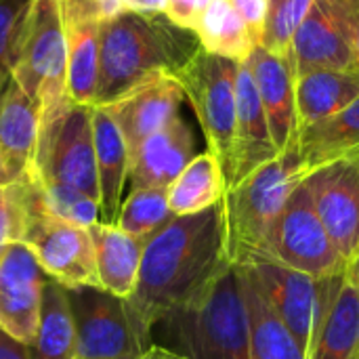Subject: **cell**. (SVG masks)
Masks as SVG:
<instances>
[{"instance_id": "d4e9b609", "label": "cell", "mask_w": 359, "mask_h": 359, "mask_svg": "<svg viewBox=\"0 0 359 359\" xmlns=\"http://www.w3.org/2000/svg\"><path fill=\"white\" fill-rule=\"evenodd\" d=\"M248 311V359H305V351L269 309L246 269L236 267Z\"/></svg>"}, {"instance_id": "83f0119b", "label": "cell", "mask_w": 359, "mask_h": 359, "mask_svg": "<svg viewBox=\"0 0 359 359\" xmlns=\"http://www.w3.org/2000/svg\"><path fill=\"white\" fill-rule=\"evenodd\" d=\"M67 36V67L65 88L72 103L95 105L99 86V25L78 23L65 25Z\"/></svg>"}, {"instance_id": "d590c367", "label": "cell", "mask_w": 359, "mask_h": 359, "mask_svg": "<svg viewBox=\"0 0 359 359\" xmlns=\"http://www.w3.org/2000/svg\"><path fill=\"white\" fill-rule=\"evenodd\" d=\"M233 11L240 15V19L246 23L255 46H261L265 19H267V0H227Z\"/></svg>"}, {"instance_id": "2e32d148", "label": "cell", "mask_w": 359, "mask_h": 359, "mask_svg": "<svg viewBox=\"0 0 359 359\" xmlns=\"http://www.w3.org/2000/svg\"><path fill=\"white\" fill-rule=\"evenodd\" d=\"M183 101L185 93L179 80L172 74H158L137 84L114 103L101 107H105L118 124L128 154L133 156L149 135L158 133L179 116Z\"/></svg>"}, {"instance_id": "30bf717a", "label": "cell", "mask_w": 359, "mask_h": 359, "mask_svg": "<svg viewBox=\"0 0 359 359\" xmlns=\"http://www.w3.org/2000/svg\"><path fill=\"white\" fill-rule=\"evenodd\" d=\"M267 261L282 263L316 280L347 273V261L322 225L303 181L294 187L278 217Z\"/></svg>"}, {"instance_id": "8d00e7d4", "label": "cell", "mask_w": 359, "mask_h": 359, "mask_svg": "<svg viewBox=\"0 0 359 359\" xmlns=\"http://www.w3.org/2000/svg\"><path fill=\"white\" fill-rule=\"evenodd\" d=\"M0 359H29V349L0 330Z\"/></svg>"}, {"instance_id": "4316f807", "label": "cell", "mask_w": 359, "mask_h": 359, "mask_svg": "<svg viewBox=\"0 0 359 359\" xmlns=\"http://www.w3.org/2000/svg\"><path fill=\"white\" fill-rule=\"evenodd\" d=\"M227 191L219 160L210 154H198L166 189L168 208L175 217H187L208 210L223 202Z\"/></svg>"}, {"instance_id": "6da1fadb", "label": "cell", "mask_w": 359, "mask_h": 359, "mask_svg": "<svg viewBox=\"0 0 359 359\" xmlns=\"http://www.w3.org/2000/svg\"><path fill=\"white\" fill-rule=\"evenodd\" d=\"M229 267L223 202L196 215L172 217L147 238L139 280L126 303L139 326L151 334L158 322L194 305Z\"/></svg>"}, {"instance_id": "9c48e42d", "label": "cell", "mask_w": 359, "mask_h": 359, "mask_svg": "<svg viewBox=\"0 0 359 359\" xmlns=\"http://www.w3.org/2000/svg\"><path fill=\"white\" fill-rule=\"evenodd\" d=\"M67 290V288H65ZM76 359H139L151 345L128 303L101 288L67 290Z\"/></svg>"}, {"instance_id": "484cf974", "label": "cell", "mask_w": 359, "mask_h": 359, "mask_svg": "<svg viewBox=\"0 0 359 359\" xmlns=\"http://www.w3.org/2000/svg\"><path fill=\"white\" fill-rule=\"evenodd\" d=\"M29 359H76V328L67 290L46 278L40 303V322L27 345Z\"/></svg>"}, {"instance_id": "7c38bea8", "label": "cell", "mask_w": 359, "mask_h": 359, "mask_svg": "<svg viewBox=\"0 0 359 359\" xmlns=\"http://www.w3.org/2000/svg\"><path fill=\"white\" fill-rule=\"evenodd\" d=\"M303 183L322 225L349 267L359 248V151L309 172Z\"/></svg>"}, {"instance_id": "9a60e30c", "label": "cell", "mask_w": 359, "mask_h": 359, "mask_svg": "<svg viewBox=\"0 0 359 359\" xmlns=\"http://www.w3.org/2000/svg\"><path fill=\"white\" fill-rule=\"evenodd\" d=\"M242 269L248 271L269 309L305 351L318 311L320 280L276 261H257Z\"/></svg>"}, {"instance_id": "3957f363", "label": "cell", "mask_w": 359, "mask_h": 359, "mask_svg": "<svg viewBox=\"0 0 359 359\" xmlns=\"http://www.w3.org/2000/svg\"><path fill=\"white\" fill-rule=\"evenodd\" d=\"M303 177L297 147H292L225 191V252L233 267L267 261L278 217Z\"/></svg>"}, {"instance_id": "5bb4252c", "label": "cell", "mask_w": 359, "mask_h": 359, "mask_svg": "<svg viewBox=\"0 0 359 359\" xmlns=\"http://www.w3.org/2000/svg\"><path fill=\"white\" fill-rule=\"evenodd\" d=\"M46 276L23 244H13L0 261V330L29 345L40 322Z\"/></svg>"}, {"instance_id": "5b68a950", "label": "cell", "mask_w": 359, "mask_h": 359, "mask_svg": "<svg viewBox=\"0 0 359 359\" xmlns=\"http://www.w3.org/2000/svg\"><path fill=\"white\" fill-rule=\"evenodd\" d=\"M166 322L187 359H248V311L233 265L194 305Z\"/></svg>"}, {"instance_id": "f35d334b", "label": "cell", "mask_w": 359, "mask_h": 359, "mask_svg": "<svg viewBox=\"0 0 359 359\" xmlns=\"http://www.w3.org/2000/svg\"><path fill=\"white\" fill-rule=\"evenodd\" d=\"M139 359H187L185 355L177 353V351H170V349H164V347H156L151 345L143 355Z\"/></svg>"}, {"instance_id": "e575fe53", "label": "cell", "mask_w": 359, "mask_h": 359, "mask_svg": "<svg viewBox=\"0 0 359 359\" xmlns=\"http://www.w3.org/2000/svg\"><path fill=\"white\" fill-rule=\"evenodd\" d=\"M212 0H166L162 15L172 21L177 27L187 29V32H196L204 11L210 6Z\"/></svg>"}, {"instance_id": "1f68e13d", "label": "cell", "mask_w": 359, "mask_h": 359, "mask_svg": "<svg viewBox=\"0 0 359 359\" xmlns=\"http://www.w3.org/2000/svg\"><path fill=\"white\" fill-rule=\"evenodd\" d=\"M25 225V189L23 179L0 185V261L13 244H21Z\"/></svg>"}, {"instance_id": "74e56055", "label": "cell", "mask_w": 359, "mask_h": 359, "mask_svg": "<svg viewBox=\"0 0 359 359\" xmlns=\"http://www.w3.org/2000/svg\"><path fill=\"white\" fill-rule=\"evenodd\" d=\"M166 0H124L126 11H139V13H162Z\"/></svg>"}, {"instance_id": "7a4b0ae2", "label": "cell", "mask_w": 359, "mask_h": 359, "mask_svg": "<svg viewBox=\"0 0 359 359\" xmlns=\"http://www.w3.org/2000/svg\"><path fill=\"white\" fill-rule=\"evenodd\" d=\"M200 48L196 34L162 13L124 11L99 25V86L95 105H109L158 74H177Z\"/></svg>"}, {"instance_id": "7402d4cb", "label": "cell", "mask_w": 359, "mask_h": 359, "mask_svg": "<svg viewBox=\"0 0 359 359\" xmlns=\"http://www.w3.org/2000/svg\"><path fill=\"white\" fill-rule=\"evenodd\" d=\"M95 248V265L101 282V290L118 297L130 299L135 292L143 248L147 240L135 238L111 223H95L88 227Z\"/></svg>"}, {"instance_id": "ab89813d", "label": "cell", "mask_w": 359, "mask_h": 359, "mask_svg": "<svg viewBox=\"0 0 359 359\" xmlns=\"http://www.w3.org/2000/svg\"><path fill=\"white\" fill-rule=\"evenodd\" d=\"M347 280L355 286V288H359V248L358 252H355V257H353V261L349 263V267H347Z\"/></svg>"}, {"instance_id": "ac0fdd59", "label": "cell", "mask_w": 359, "mask_h": 359, "mask_svg": "<svg viewBox=\"0 0 359 359\" xmlns=\"http://www.w3.org/2000/svg\"><path fill=\"white\" fill-rule=\"evenodd\" d=\"M255 78L269 133L278 154L297 147V105H294V76L288 59L255 46L246 59Z\"/></svg>"}, {"instance_id": "ba28073f", "label": "cell", "mask_w": 359, "mask_h": 359, "mask_svg": "<svg viewBox=\"0 0 359 359\" xmlns=\"http://www.w3.org/2000/svg\"><path fill=\"white\" fill-rule=\"evenodd\" d=\"M238 65L240 63L212 55L200 46L175 74L185 99L198 116L208 151L221 164L227 187L233 172Z\"/></svg>"}, {"instance_id": "60d3db41", "label": "cell", "mask_w": 359, "mask_h": 359, "mask_svg": "<svg viewBox=\"0 0 359 359\" xmlns=\"http://www.w3.org/2000/svg\"><path fill=\"white\" fill-rule=\"evenodd\" d=\"M355 53L359 61V0H358V15H355Z\"/></svg>"}, {"instance_id": "8fae6325", "label": "cell", "mask_w": 359, "mask_h": 359, "mask_svg": "<svg viewBox=\"0 0 359 359\" xmlns=\"http://www.w3.org/2000/svg\"><path fill=\"white\" fill-rule=\"evenodd\" d=\"M355 15L358 0H313L292 40L294 80L311 69H358Z\"/></svg>"}, {"instance_id": "ffe728a7", "label": "cell", "mask_w": 359, "mask_h": 359, "mask_svg": "<svg viewBox=\"0 0 359 359\" xmlns=\"http://www.w3.org/2000/svg\"><path fill=\"white\" fill-rule=\"evenodd\" d=\"M278 156L280 154L273 145L255 78L248 63L242 61L238 65L236 78V147L229 187L240 183L259 166L276 160Z\"/></svg>"}, {"instance_id": "f1b7e54d", "label": "cell", "mask_w": 359, "mask_h": 359, "mask_svg": "<svg viewBox=\"0 0 359 359\" xmlns=\"http://www.w3.org/2000/svg\"><path fill=\"white\" fill-rule=\"evenodd\" d=\"M194 34L204 50L236 63L246 61L255 48V40L246 23L227 0H212Z\"/></svg>"}, {"instance_id": "cb8c5ba5", "label": "cell", "mask_w": 359, "mask_h": 359, "mask_svg": "<svg viewBox=\"0 0 359 359\" xmlns=\"http://www.w3.org/2000/svg\"><path fill=\"white\" fill-rule=\"evenodd\" d=\"M358 151L359 97L339 114L303 128L297 137V154L305 177Z\"/></svg>"}, {"instance_id": "4fadbf2b", "label": "cell", "mask_w": 359, "mask_h": 359, "mask_svg": "<svg viewBox=\"0 0 359 359\" xmlns=\"http://www.w3.org/2000/svg\"><path fill=\"white\" fill-rule=\"evenodd\" d=\"M305 359H359V288L345 273L320 280Z\"/></svg>"}, {"instance_id": "d6a6232c", "label": "cell", "mask_w": 359, "mask_h": 359, "mask_svg": "<svg viewBox=\"0 0 359 359\" xmlns=\"http://www.w3.org/2000/svg\"><path fill=\"white\" fill-rule=\"evenodd\" d=\"M32 0H0V74L11 67Z\"/></svg>"}, {"instance_id": "e0dca14e", "label": "cell", "mask_w": 359, "mask_h": 359, "mask_svg": "<svg viewBox=\"0 0 359 359\" xmlns=\"http://www.w3.org/2000/svg\"><path fill=\"white\" fill-rule=\"evenodd\" d=\"M40 105L19 86L11 69L0 74V185L21 181L34 162Z\"/></svg>"}, {"instance_id": "603a6c76", "label": "cell", "mask_w": 359, "mask_h": 359, "mask_svg": "<svg viewBox=\"0 0 359 359\" xmlns=\"http://www.w3.org/2000/svg\"><path fill=\"white\" fill-rule=\"evenodd\" d=\"M359 97L358 69H311L294 80V105L299 133L326 120Z\"/></svg>"}, {"instance_id": "d6986e66", "label": "cell", "mask_w": 359, "mask_h": 359, "mask_svg": "<svg viewBox=\"0 0 359 359\" xmlns=\"http://www.w3.org/2000/svg\"><path fill=\"white\" fill-rule=\"evenodd\" d=\"M196 156V139L189 124L177 116L164 128L149 135L130 156L128 181L133 189H168Z\"/></svg>"}, {"instance_id": "44dd1931", "label": "cell", "mask_w": 359, "mask_h": 359, "mask_svg": "<svg viewBox=\"0 0 359 359\" xmlns=\"http://www.w3.org/2000/svg\"><path fill=\"white\" fill-rule=\"evenodd\" d=\"M93 135H95V166H97V183H99V217L101 223L116 225L124 183L128 181L130 154L126 141L109 116V111L101 105H93Z\"/></svg>"}, {"instance_id": "8992f818", "label": "cell", "mask_w": 359, "mask_h": 359, "mask_svg": "<svg viewBox=\"0 0 359 359\" xmlns=\"http://www.w3.org/2000/svg\"><path fill=\"white\" fill-rule=\"evenodd\" d=\"M23 189L25 225L21 244L34 255L44 276L67 290L101 288L88 227L63 221L48 212L29 175L23 177Z\"/></svg>"}, {"instance_id": "836d02e7", "label": "cell", "mask_w": 359, "mask_h": 359, "mask_svg": "<svg viewBox=\"0 0 359 359\" xmlns=\"http://www.w3.org/2000/svg\"><path fill=\"white\" fill-rule=\"evenodd\" d=\"M63 25L97 23L120 15L126 11L124 0H57Z\"/></svg>"}, {"instance_id": "277c9868", "label": "cell", "mask_w": 359, "mask_h": 359, "mask_svg": "<svg viewBox=\"0 0 359 359\" xmlns=\"http://www.w3.org/2000/svg\"><path fill=\"white\" fill-rule=\"evenodd\" d=\"M27 175L42 187H67L101 204L95 166L93 105L65 101L40 114L36 154Z\"/></svg>"}, {"instance_id": "52a82bcc", "label": "cell", "mask_w": 359, "mask_h": 359, "mask_svg": "<svg viewBox=\"0 0 359 359\" xmlns=\"http://www.w3.org/2000/svg\"><path fill=\"white\" fill-rule=\"evenodd\" d=\"M67 36L57 0H32L11 74L19 86L40 105V114L69 101L65 88Z\"/></svg>"}, {"instance_id": "4dcf8cb0", "label": "cell", "mask_w": 359, "mask_h": 359, "mask_svg": "<svg viewBox=\"0 0 359 359\" xmlns=\"http://www.w3.org/2000/svg\"><path fill=\"white\" fill-rule=\"evenodd\" d=\"M313 0H267V19L261 46L273 55L290 59L292 40Z\"/></svg>"}, {"instance_id": "f546056e", "label": "cell", "mask_w": 359, "mask_h": 359, "mask_svg": "<svg viewBox=\"0 0 359 359\" xmlns=\"http://www.w3.org/2000/svg\"><path fill=\"white\" fill-rule=\"evenodd\" d=\"M172 217L166 189H133L120 206L116 225L135 238L147 240Z\"/></svg>"}]
</instances>
